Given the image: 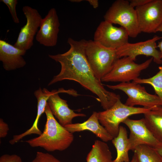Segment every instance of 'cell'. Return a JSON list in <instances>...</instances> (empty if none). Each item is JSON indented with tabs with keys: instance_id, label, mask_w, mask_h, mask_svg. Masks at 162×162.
<instances>
[{
	"instance_id": "obj_1",
	"label": "cell",
	"mask_w": 162,
	"mask_h": 162,
	"mask_svg": "<svg viewBox=\"0 0 162 162\" xmlns=\"http://www.w3.org/2000/svg\"><path fill=\"white\" fill-rule=\"evenodd\" d=\"M86 42L84 39L77 41L69 38L68 43L70 48L68 51L62 54L48 55L51 58L60 63L61 69L48 86L64 80L76 82L96 95L103 108L106 110L120 99V97L106 89L94 75L86 54Z\"/></svg>"
},
{
	"instance_id": "obj_14",
	"label": "cell",
	"mask_w": 162,
	"mask_h": 162,
	"mask_svg": "<svg viewBox=\"0 0 162 162\" xmlns=\"http://www.w3.org/2000/svg\"><path fill=\"white\" fill-rule=\"evenodd\" d=\"M47 100V103L54 116L62 126L72 124L75 117L86 116L85 114L76 113L68 107L67 101L61 98L59 96L58 90H53Z\"/></svg>"
},
{
	"instance_id": "obj_18",
	"label": "cell",
	"mask_w": 162,
	"mask_h": 162,
	"mask_svg": "<svg viewBox=\"0 0 162 162\" xmlns=\"http://www.w3.org/2000/svg\"><path fill=\"white\" fill-rule=\"evenodd\" d=\"M147 127L154 136L162 142V106H156L144 114Z\"/></svg>"
},
{
	"instance_id": "obj_33",
	"label": "cell",
	"mask_w": 162,
	"mask_h": 162,
	"mask_svg": "<svg viewBox=\"0 0 162 162\" xmlns=\"http://www.w3.org/2000/svg\"><path fill=\"white\" fill-rule=\"evenodd\" d=\"M69 1L73 2H79L82 1V0H71Z\"/></svg>"
},
{
	"instance_id": "obj_7",
	"label": "cell",
	"mask_w": 162,
	"mask_h": 162,
	"mask_svg": "<svg viewBox=\"0 0 162 162\" xmlns=\"http://www.w3.org/2000/svg\"><path fill=\"white\" fill-rule=\"evenodd\" d=\"M105 86L110 89L119 90L125 93L128 98L124 104L127 106L134 107L139 105L150 109L162 106V101L159 97L148 92L145 87L140 84L132 81Z\"/></svg>"
},
{
	"instance_id": "obj_15",
	"label": "cell",
	"mask_w": 162,
	"mask_h": 162,
	"mask_svg": "<svg viewBox=\"0 0 162 162\" xmlns=\"http://www.w3.org/2000/svg\"><path fill=\"white\" fill-rule=\"evenodd\" d=\"M26 52L4 40H0V60L6 70H14L24 66L26 62L22 56Z\"/></svg>"
},
{
	"instance_id": "obj_30",
	"label": "cell",
	"mask_w": 162,
	"mask_h": 162,
	"mask_svg": "<svg viewBox=\"0 0 162 162\" xmlns=\"http://www.w3.org/2000/svg\"><path fill=\"white\" fill-rule=\"evenodd\" d=\"M159 32L162 33V24L159 27L157 30V32ZM157 47H158L160 50L162 56V40H161L158 43V44L157 46Z\"/></svg>"
},
{
	"instance_id": "obj_27",
	"label": "cell",
	"mask_w": 162,
	"mask_h": 162,
	"mask_svg": "<svg viewBox=\"0 0 162 162\" xmlns=\"http://www.w3.org/2000/svg\"><path fill=\"white\" fill-rule=\"evenodd\" d=\"M152 0H128L130 5L134 8L143 6L148 3Z\"/></svg>"
},
{
	"instance_id": "obj_24",
	"label": "cell",
	"mask_w": 162,
	"mask_h": 162,
	"mask_svg": "<svg viewBox=\"0 0 162 162\" xmlns=\"http://www.w3.org/2000/svg\"><path fill=\"white\" fill-rule=\"evenodd\" d=\"M1 2L5 4L8 7L11 14L13 20L16 24L20 23V21L17 17L16 10V5L18 3L17 0H1Z\"/></svg>"
},
{
	"instance_id": "obj_16",
	"label": "cell",
	"mask_w": 162,
	"mask_h": 162,
	"mask_svg": "<svg viewBox=\"0 0 162 162\" xmlns=\"http://www.w3.org/2000/svg\"><path fill=\"white\" fill-rule=\"evenodd\" d=\"M64 127L70 133L89 130L104 142L112 140L113 138L102 126L98 120V112H94L86 121L82 123L71 124Z\"/></svg>"
},
{
	"instance_id": "obj_9",
	"label": "cell",
	"mask_w": 162,
	"mask_h": 162,
	"mask_svg": "<svg viewBox=\"0 0 162 162\" xmlns=\"http://www.w3.org/2000/svg\"><path fill=\"white\" fill-rule=\"evenodd\" d=\"M129 37L124 28L114 26L104 20L100 23L95 32L94 40L106 47L116 50L128 42Z\"/></svg>"
},
{
	"instance_id": "obj_32",
	"label": "cell",
	"mask_w": 162,
	"mask_h": 162,
	"mask_svg": "<svg viewBox=\"0 0 162 162\" xmlns=\"http://www.w3.org/2000/svg\"><path fill=\"white\" fill-rule=\"evenodd\" d=\"M130 162H138L137 158L134 154L132 160Z\"/></svg>"
},
{
	"instance_id": "obj_21",
	"label": "cell",
	"mask_w": 162,
	"mask_h": 162,
	"mask_svg": "<svg viewBox=\"0 0 162 162\" xmlns=\"http://www.w3.org/2000/svg\"><path fill=\"white\" fill-rule=\"evenodd\" d=\"M133 151L138 162H162V157L152 147L140 145L136 146Z\"/></svg>"
},
{
	"instance_id": "obj_26",
	"label": "cell",
	"mask_w": 162,
	"mask_h": 162,
	"mask_svg": "<svg viewBox=\"0 0 162 162\" xmlns=\"http://www.w3.org/2000/svg\"><path fill=\"white\" fill-rule=\"evenodd\" d=\"M9 129L8 124L5 123L2 118H0V138H3L6 137Z\"/></svg>"
},
{
	"instance_id": "obj_5",
	"label": "cell",
	"mask_w": 162,
	"mask_h": 162,
	"mask_svg": "<svg viewBox=\"0 0 162 162\" xmlns=\"http://www.w3.org/2000/svg\"><path fill=\"white\" fill-rule=\"evenodd\" d=\"M105 20L118 24L124 28L129 37L135 38L141 32L140 30L135 9L128 0L115 1L104 16Z\"/></svg>"
},
{
	"instance_id": "obj_8",
	"label": "cell",
	"mask_w": 162,
	"mask_h": 162,
	"mask_svg": "<svg viewBox=\"0 0 162 162\" xmlns=\"http://www.w3.org/2000/svg\"><path fill=\"white\" fill-rule=\"evenodd\" d=\"M135 9L140 32H157L162 24V0H152L146 4Z\"/></svg>"
},
{
	"instance_id": "obj_17",
	"label": "cell",
	"mask_w": 162,
	"mask_h": 162,
	"mask_svg": "<svg viewBox=\"0 0 162 162\" xmlns=\"http://www.w3.org/2000/svg\"><path fill=\"white\" fill-rule=\"evenodd\" d=\"M51 93V91H49L45 88L42 90L40 88L35 91L34 95L37 100V114L35 120L29 129L22 134L14 135L9 141L10 144H14L27 135L36 134L39 136L41 134L42 132L38 127V121L41 115L44 112L47 100Z\"/></svg>"
},
{
	"instance_id": "obj_31",
	"label": "cell",
	"mask_w": 162,
	"mask_h": 162,
	"mask_svg": "<svg viewBox=\"0 0 162 162\" xmlns=\"http://www.w3.org/2000/svg\"><path fill=\"white\" fill-rule=\"evenodd\" d=\"M154 148L160 155L162 157V142L160 143L159 145Z\"/></svg>"
},
{
	"instance_id": "obj_28",
	"label": "cell",
	"mask_w": 162,
	"mask_h": 162,
	"mask_svg": "<svg viewBox=\"0 0 162 162\" xmlns=\"http://www.w3.org/2000/svg\"><path fill=\"white\" fill-rule=\"evenodd\" d=\"M59 93H67L73 96H76L79 94H77V92L74 90L72 89H70L68 90H66L62 88H59L58 90Z\"/></svg>"
},
{
	"instance_id": "obj_13",
	"label": "cell",
	"mask_w": 162,
	"mask_h": 162,
	"mask_svg": "<svg viewBox=\"0 0 162 162\" xmlns=\"http://www.w3.org/2000/svg\"><path fill=\"white\" fill-rule=\"evenodd\" d=\"M60 26L56 11L55 8H52L42 19L40 29L36 35V40L46 46H55L57 42Z\"/></svg>"
},
{
	"instance_id": "obj_3",
	"label": "cell",
	"mask_w": 162,
	"mask_h": 162,
	"mask_svg": "<svg viewBox=\"0 0 162 162\" xmlns=\"http://www.w3.org/2000/svg\"><path fill=\"white\" fill-rule=\"evenodd\" d=\"M85 52L94 75L101 81L118 58L116 50L106 47L94 40H87Z\"/></svg>"
},
{
	"instance_id": "obj_25",
	"label": "cell",
	"mask_w": 162,
	"mask_h": 162,
	"mask_svg": "<svg viewBox=\"0 0 162 162\" xmlns=\"http://www.w3.org/2000/svg\"><path fill=\"white\" fill-rule=\"evenodd\" d=\"M0 162H22L21 157L16 154H4L0 157Z\"/></svg>"
},
{
	"instance_id": "obj_20",
	"label": "cell",
	"mask_w": 162,
	"mask_h": 162,
	"mask_svg": "<svg viewBox=\"0 0 162 162\" xmlns=\"http://www.w3.org/2000/svg\"><path fill=\"white\" fill-rule=\"evenodd\" d=\"M86 162H112V153L107 144L96 140L86 157Z\"/></svg>"
},
{
	"instance_id": "obj_10",
	"label": "cell",
	"mask_w": 162,
	"mask_h": 162,
	"mask_svg": "<svg viewBox=\"0 0 162 162\" xmlns=\"http://www.w3.org/2000/svg\"><path fill=\"white\" fill-rule=\"evenodd\" d=\"M22 10L26 22L21 28L14 46L19 49L27 51L33 45L34 36L40 26L42 18L37 10L30 6H25Z\"/></svg>"
},
{
	"instance_id": "obj_19",
	"label": "cell",
	"mask_w": 162,
	"mask_h": 162,
	"mask_svg": "<svg viewBox=\"0 0 162 162\" xmlns=\"http://www.w3.org/2000/svg\"><path fill=\"white\" fill-rule=\"evenodd\" d=\"M128 133L126 128L122 126L119 127L118 136L112 140L117 152V156L112 162H130L128 151L130 150Z\"/></svg>"
},
{
	"instance_id": "obj_2",
	"label": "cell",
	"mask_w": 162,
	"mask_h": 162,
	"mask_svg": "<svg viewBox=\"0 0 162 162\" xmlns=\"http://www.w3.org/2000/svg\"><path fill=\"white\" fill-rule=\"evenodd\" d=\"M44 112L46 120L41 134L37 137L24 142L32 147H40L49 152L65 150L73 141V134L57 121L47 103Z\"/></svg>"
},
{
	"instance_id": "obj_12",
	"label": "cell",
	"mask_w": 162,
	"mask_h": 162,
	"mask_svg": "<svg viewBox=\"0 0 162 162\" xmlns=\"http://www.w3.org/2000/svg\"><path fill=\"white\" fill-rule=\"evenodd\" d=\"M123 123L128 127L130 131L128 138L130 150L133 151L136 146L142 145L154 148L160 144L147 127L144 118L133 120L128 118Z\"/></svg>"
},
{
	"instance_id": "obj_11",
	"label": "cell",
	"mask_w": 162,
	"mask_h": 162,
	"mask_svg": "<svg viewBox=\"0 0 162 162\" xmlns=\"http://www.w3.org/2000/svg\"><path fill=\"white\" fill-rule=\"evenodd\" d=\"M162 39V37L154 36L152 38L144 41L134 43L129 42L116 50L118 58L129 57L134 61L139 55L151 56L154 62L158 64H162V56L160 51L157 49L156 42Z\"/></svg>"
},
{
	"instance_id": "obj_6",
	"label": "cell",
	"mask_w": 162,
	"mask_h": 162,
	"mask_svg": "<svg viewBox=\"0 0 162 162\" xmlns=\"http://www.w3.org/2000/svg\"><path fill=\"white\" fill-rule=\"evenodd\" d=\"M153 58L151 57L141 64L136 63L129 57L117 59L110 71L101 80V82H127L139 78L142 71L148 67Z\"/></svg>"
},
{
	"instance_id": "obj_34",
	"label": "cell",
	"mask_w": 162,
	"mask_h": 162,
	"mask_svg": "<svg viewBox=\"0 0 162 162\" xmlns=\"http://www.w3.org/2000/svg\"></svg>"
},
{
	"instance_id": "obj_29",
	"label": "cell",
	"mask_w": 162,
	"mask_h": 162,
	"mask_svg": "<svg viewBox=\"0 0 162 162\" xmlns=\"http://www.w3.org/2000/svg\"><path fill=\"white\" fill-rule=\"evenodd\" d=\"M89 4L94 8H96L98 7L99 2L98 0H87Z\"/></svg>"
},
{
	"instance_id": "obj_4",
	"label": "cell",
	"mask_w": 162,
	"mask_h": 162,
	"mask_svg": "<svg viewBox=\"0 0 162 162\" xmlns=\"http://www.w3.org/2000/svg\"><path fill=\"white\" fill-rule=\"evenodd\" d=\"M152 109L127 106L118 99L111 107L98 112L99 122L113 138L118 135L120 124L130 116L145 114Z\"/></svg>"
},
{
	"instance_id": "obj_22",
	"label": "cell",
	"mask_w": 162,
	"mask_h": 162,
	"mask_svg": "<svg viewBox=\"0 0 162 162\" xmlns=\"http://www.w3.org/2000/svg\"><path fill=\"white\" fill-rule=\"evenodd\" d=\"M161 64L159 67V71L153 76L147 78H138L133 82L140 84H146L151 85L162 101V64Z\"/></svg>"
},
{
	"instance_id": "obj_23",
	"label": "cell",
	"mask_w": 162,
	"mask_h": 162,
	"mask_svg": "<svg viewBox=\"0 0 162 162\" xmlns=\"http://www.w3.org/2000/svg\"><path fill=\"white\" fill-rule=\"evenodd\" d=\"M31 162H61L53 155L48 153L37 152L34 158Z\"/></svg>"
}]
</instances>
